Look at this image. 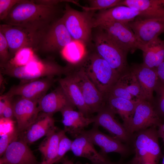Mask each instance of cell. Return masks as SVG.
Returning <instances> with one entry per match:
<instances>
[{
    "label": "cell",
    "instance_id": "cell-1",
    "mask_svg": "<svg viewBox=\"0 0 164 164\" xmlns=\"http://www.w3.org/2000/svg\"><path fill=\"white\" fill-rule=\"evenodd\" d=\"M58 12L57 5H46L32 0H23L13 7L2 21L4 24L42 32L59 19H56Z\"/></svg>",
    "mask_w": 164,
    "mask_h": 164
},
{
    "label": "cell",
    "instance_id": "cell-2",
    "mask_svg": "<svg viewBox=\"0 0 164 164\" xmlns=\"http://www.w3.org/2000/svg\"><path fill=\"white\" fill-rule=\"evenodd\" d=\"M1 73L23 81H32L42 77L66 75L69 67H63L51 59L41 60L38 57L25 66L15 67L7 63L0 64Z\"/></svg>",
    "mask_w": 164,
    "mask_h": 164
},
{
    "label": "cell",
    "instance_id": "cell-3",
    "mask_svg": "<svg viewBox=\"0 0 164 164\" xmlns=\"http://www.w3.org/2000/svg\"><path fill=\"white\" fill-rule=\"evenodd\" d=\"M156 128L150 127L134 134L132 146L134 155L125 164H159L162 154Z\"/></svg>",
    "mask_w": 164,
    "mask_h": 164
},
{
    "label": "cell",
    "instance_id": "cell-4",
    "mask_svg": "<svg viewBox=\"0 0 164 164\" xmlns=\"http://www.w3.org/2000/svg\"><path fill=\"white\" fill-rule=\"evenodd\" d=\"M77 64L97 89L105 96L120 77L96 52L86 55Z\"/></svg>",
    "mask_w": 164,
    "mask_h": 164
},
{
    "label": "cell",
    "instance_id": "cell-5",
    "mask_svg": "<svg viewBox=\"0 0 164 164\" xmlns=\"http://www.w3.org/2000/svg\"><path fill=\"white\" fill-rule=\"evenodd\" d=\"M76 10L66 4L61 19L73 40L84 45L90 40L93 27V13Z\"/></svg>",
    "mask_w": 164,
    "mask_h": 164
},
{
    "label": "cell",
    "instance_id": "cell-6",
    "mask_svg": "<svg viewBox=\"0 0 164 164\" xmlns=\"http://www.w3.org/2000/svg\"><path fill=\"white\" fill-rule=\"evenodd\" d=\"M94 43L96 52L120 77L129 70L130 67L127 59L128 53L119 47L102 29H100L95 35Z\"/></svg>",
    "mask_w": 164,
    "mask_h": 164
},
{
    "label": "cell",
    "instance_id": "cell-7",
    "mask_svg": "<svg viewBox=\"0 0 164 164\" xmlns=\"http://www.w3.org/2000/svg\"><path fill=\"white\" fill-rule=\"evenodd\" d=\"M43 31L38 32L4 23L0 25V32L5 36L8 44L11 59L23 48H32L35 51Z\"/></svg>",
    "mask_w": 164,
    "mask_h": 164
},
{
    "label": "cell",
    "instance_id": "cell-8",
    "mask_svg": "<svg viewBox=\"0 0 164 164\" xmlns=\"http://www.w3.org/2000/svg\"><path fill=\"white\" fill-rule=\"evenodd\" d=\"M68 73L72 76L78 85L91 114L97 113L105 105L106 96L97 89L78 64L70 66Z\"/></svg>",
    "mask_w": 164,
    "mask_h": 164
},
{
    "label": "cell",
    "instance_id": "cell-9",
    "mask_svg": "<svg viewBox=\"0 0 164 164\" xmlns=\"http://www.w3.org/2000/svg\"><path fill=\"white\" fill-rule=\"evenodd\" d=\"M73 41L60 18L43 32L35 50L45 53L61 51Z\"/></svg>",
    "mask_w": 164,
    "mask_h": 164
},
{
    "label": "cell",
    "instance_id": "cell-10",
    "mask_svg": "<svg viewBox=\"0 0 164 164\" xmlns=\"http://www.w3.org/2000/svg\"><path fill=\"white\" fill-rule=\"evenodd\" d=\"M98 27L104 31L119 47L128 53L139 49L143 51L145 46L137 38L128 24L118 22L102 23Z\"/></svg>",
    "mask_w": 164,
    "mask_h": 164
},
{
    "label": "cell",
    "instance_id": "cell-11",
    "mask_svg": "<svg viewBox=\"0 0 164 164\" xmlns=\"http://www.w3.org/2000/svg\"><path fill=\"white\" fill-rule=\"evenodd\" d=\"M80 134L84 135L94 145L99 146L101 149L100 152L105 156L108 153L115 152L119 154L123 159L128 156L132 150L130 146L102 132L98 129V127L94 125L91 129L84 130Z\"/></svg>",
    "mask_w": 164,
    "mask_h": 164
},
{
    "label": "cell",
    "instance_id": "cell-12",
    "mask_svg": "<svg viewBox=\"0 0 164 164\" xmlns=\"http://www.w3.org/2000/svg\"><path fill=\"white\" fill-rule=\"evenodd\" d=\"M162 123L152 103L139 101L135 109L127 130L132 135L151 127H158Z\"/></svg>",
    "mask_w": 164,
    "mask_h": 164
},
{
    "label": "cell",
    "instance_id": "cell-13",
    "mask_svg": "<svg viewBox=\"0 0 164 164\" xmlns=\"http://www.w3.org/2000/svg\"><path fill=\"white\" fill-rule=\"evenodd\" d=\"M94 117V125L101 126L106 129L111 136L124 143L132 146L134 135L129 132L115 118V113L105 104Z\"/></svg>",
    "mask_w": 164,
    "mask_h": 164
},
{
    "label": "cell",
    "instance_id": "cell-14",
    "mask_svg": "<svg viewBox=\"0 0 164 164\" xmlns=\"http://www.w3.org/2000/svg\"><path fill=\"white\" fill-rule=\"evenodd\" d=\"M128 25L138 40L146 46L164 32V19L145 18L139 16Z\"/></svg>",
    "mask_w": 164,
    "mask_h": 164
},
{
    "label": "cell",
    "instance_id": "cell-15",
    "mask_svg": "<svg viewBox=\"0 0 164 164\" xmlns=\"http://www.w3.org/2000/svg\"><path fill=\"white\" fill-rule=\"evenodd\" d=\"M53 77H46L22 83L12 87L4 97L19 96L25 98L38 101L46 94L54 82Z\"/></svg>",
    "mask_w": 164,
    "mask_h": 164
},
{
    "label": "cell",
    "instance_id": "cell-16",
    "mask_svg": "<svg viewBox=\"0 0 164 164\" xmlns=\"http://www.w3.org/2000/svg\"><path fill=\"white\" fill-rule=\"evenodd\" d=\"M38 101L20 97L13 103L14 117L19 132H24L37 120L40 112Z\"/></svg>",
    "mask_w": 164,
    "mask_h": 164
},
{
    "label": "cell",
    "instance_id": "cell-17",
    "mask_svg": "<svg viewBox=\"0 0 164 164\" xmlns=\"http://www.w3.org/2000/svg\"><path fill=\"white\" fill-rule=\"evenodd\" d=\"M22 139L17 138L9 145L0 159L1 164H40Z\"/></svg>",
    "mask_w": 164,
    "mask_h": 164
},
{
    "label": "cell",
    "instance_id": "cell-18",
    "mask_svg": "<svg viewBox=\"0 0 164 164\" xmlns=\"http://www.w3.org/2000/svg\"><path fill=\"white\" fill-rule=\"evenodd\" d=\"M136 9L124 5H120L100 10L93 19V28L108 22H118L128 24L139 15Z\"/></svg>",
    "mask_w": 164,
    "mask_h": 164
},
{
    "label": "cell",
    "instance_id": "cell-19",
    "mask_svg": "<svg viewBox=\"0 0 164 164\" xmlns=\"http://www.w3.org/2000/svg\"><path fill=\"white\" fill-rule=\"evenodd\" d=\"M129 69L137 78L145 100L152 103L154 92L159 80L155 69L150 68L142 63L133 64Z\"/></svg>",
    "mask_w": 164,
    "mask_h": 164
},
{
    "label": "cell",
    "instance_id": "cell-20",
    "mask_svg": "<svg viewBox=\"0 0 164 164\" xmlns=\"http://www.w3.org/2000/svg\"><path fill=\"white\" fill-rule=\"evenodd\" d=\"M74 108L67 107L61 111L62 123L64 126L63 130L74 138L85 128L94 122V117H87L82 113L74 110Z\"/></svg>",
    "mask_w": 164,
    "mask_h": 164
},
{
    "label": "cell",
    "instance_id": "cell-21",
    "mask_svg": "<svg viewBox=\"0 0 164 164\" xmlns=\"http://www.w3.org/2000/svg\"><path fill=\"white\" fill-rule=\"evenodd\" d=\"M38 103L40 111L43 114L51 115L60 112L67 107H75L60 86L42 97L39 100Z\"/></svg>",
    "mask_w": 164,
    "mask_h": 164
},
{
    "label": "cell",
    "instance_id": "cell-22",
    "mask_svg": "<svg viewBox=\"0 0 164 164\" xmlns=\"http://www.w3.org/2000/svg\"><path fill=\"white\" fill-rule=\"evenodd\" d=\"M71 151L74 155L86 158L96 163L104 162L109 159L96 150L92 142L85 135L80 134L73 141Z\"/></svg>",
    "mask_w": 164,
    "mask_h": 164
},
{
    "label": "cell",
    "instance_id": "cell-23",
    "mask_svg": "<svg viewBox=\"0 0 164 164\" xmlns=\"http://www.w3.org/2000/svg\"><path fill=\"white\" fill-rule=\"evenodd\" d=\"M53 115L43 113L24 132L22 139L27 144H31L44 136H46L57 128Z\"/></svg>",
    "mask_w": 164,
    "mask_h": 164
},
{
    "label": "cell",
    "instance_id": "cell-24",
    "mask_svg": "<svg viewBox=\"0 0 164 164\" xmlns=\"http://www.w3.org/2000/svg\"><path fill=\"white\" fill-rule=\"evenodd\" d=\"M58 82L69 100L78 111L86 116L90 117L91 113L86 104L78 85L72 76L68 73L64 77L59 79Z\"/></svg>",
    "mask_w": 164,
    "mask_h": 164
},
{
    "label": "cell",
    "instance_id": "cell-25",
    "mask_svg": "<svg viewBox=\"0 0 164 164\" xmlns=\"http://www.w3.org/2000/svg\"><path fill=\"white\" fill-rule=\"evenodd\" d=\"M120 5L137 10L142 17L164 19V7L160 0H123Z\"/></svg>",
    "mask_w": 164,
    "mask_h": 164
},
{
    "label": "cell",
    "instance_id": "cell-26",
    "mask_svg": "<svg viewBox=\"0 0 164 164\" xmlns=\"http://www.w3.org/2000/svg\"><path fill=\"white\" fill-rule=\"evenodd\" d=\"M139 101H131L106 95L105 104L115 114L120 116L123 121L122 124L127 130L135 108Z\"/></svg>",
    "mask_w": 164,
    "mask_h": 164
},
{
    "label": "cell",
    "instance_id": "cell-27",
    "mask_svg": "<svg viewBox=\"0 0 164 164\" xmlns=\"http://www.w3.org/2000/svg\"><path fill=\"white\" fill-rule=\"evenodd\" d=\"M65 132L63 130H58L56 129L46 136L38 148L43 157L40 164H53L57 155L60 138Z\"/></svg>",
    "mask_w": 164,
    "mask_h": 164
},
{
    "label": "cell",
    "instance_id": "cell-28",
    "mask_svg": "<svg viewBox=\"0 0 164 164\" xmlns=\"http://www.w3.org/2000/svg\"><path fill=\"white\" fill-rule=\"evenodd\" d=\"M145 66L155 69L164 60V41L159 37L152 41L142 51Z\"/></svg>",
    "mask_w": 164,
    "mask_h": 164
},
{
    "label": "cell",
    "instance_id": "cell-29",
    "mask_svg": "<svg viewBox=\"0 0 164 164\" xmlns=\"http://www.w3.org/2000/svg\"><path fill=\"white\" fill-rule=\"evenodd\" d=\"M84 45L81 43L73 41L61 51L63 57L72 65L80 63L87 55L84 47Z\"/></svg>",
    "mask_w": 164,
    "mask_h": 164
},
{
    "label": "cell",
    "instance_id": "cell-30",
    "mask_svg": "<svg viewBox=\"0 0 164 164\" xmlns=\"http://www.w3.org/2000/svg\"><path fill=\"white\" fill-rule=\"evenodd\" d=\"M118 80L128 92L137 100H145L137 78L130 69L121 76Z\"/></svg>",
    "mask_w": 164,
    "mask_h": 164
},
{
    "label": "cell",
    "instance_id": "cell-31",
    "mask_svg": "<svg viewBox=\"0 0 164 164\" xmlns=\"http://www.w3.org/2000/svg\"><path fill=\"white\" fill-rule=\"evenodd\" d=\"M32 48L26 47L19 50L7 63L14 67H22L26 65L31 61L38 57Z\"/></svg>",
    "mask_w": 164,
    "mask_h": 164
},
{
    "label": "cell",
    "instance_id": "cell-32",
    "mask_svg": "<svg viewBox=\"0 0 164 164\" xmlns=\"http://www.w3.org/2000/svg\"><path fill=\"white\" fill-rule=\"evenodd\" d=\"M122 0H90L88 1L89 7H83L84 10L94 11L106 10L120 5Z\"/></svg>",
    "mask_w": 164,
    "mask_h": 164
},
{
    "label": "cell",
    "instance_id": "cell-33",
    "mask_svg": "<svg viewBox=\"0 0 164 164\" xmlns=\"http://www.w3.org/2000/svg\"><path fill=\"white\" fill-rule=\"evenodd\" d=\"M155 91L156 94V99L152 103L162 122V119H164V84L159 80Z\"/></svg>",
    "mask_w": 164,
    "mask_h": 164
},
{
    "label": "cell",
    "instance_id": "cell-34",
    "mask_svg": "<svg viewBox=\"0 0 164 164\" xmlns=\"http://www.w3.org/2000/svg\"><path fill=\"white\" fill-rule=\"evenodd\" d=\"M66 132L61 136L59 142L57 153L53 164L62 161L66 153L71 150L73 141L69 139L66 135Z\"/></svg>",
    "mask_w": 164,
    "mask_h": 164
},
{
    "label": "cell",
    "instance_id": "cell-35",
    "mask_svg": "<svg viewBox=\"0 0 164 164\" xmlns=\"http://www.w3.org/2000/svg\"><path fill=\"white\" fill-rule=\"evenodd\" d=\"M106 95L121 97L131 101H138L126 90L118 80Z\"/></svg>",
    "mask_w": 164,
    "mask_h": 164
},
{
    "label": "cell",
    "instance_id": "cell-36",
    "mask_svg": "<svg viewBox=\"0 0 164 164\" xmlns=\"http://www.w3.org/2000/svg\"><path fill=\"white\" fill-rule=\"evenodd\" d=\"M23 0H0V19L5 20L13 7Z\"/></svg>",
    "mask_w": 164,
    "mask_h": 164
},
{
    "label": "cell",
    "instance_id": "cell-37",
    "mask_svg": "<svg viewBox=\"0 0 164 164\" xmlns=\"http://www.w3.org/2000/svg\"><path fill=\"white\" fill-rule=\"evenodd\" d=\"M18 131L16 129L12 132L0 136V156L2 157L10 144L17 138Z\"/></svg>",
    "mask_w": 164,
    "mask_h": 164
},
{
    "label": "cell",
    "instance_id": "cell-38",
    "mask_svg": "<svg viewBox=\"0 0 164 164\" xmlns=\"http://www.w3.org/2000/svg\"><path fill=\"white\" fill-rule=\"evenodd\" d=\"M11 59L7 41L0 32V64L7 63Z\"/></svg>",
    "mask_w": 164,
    "mask_h": 164
},
{
    "label": "cell",
    "instance_id": "cell-39",
    "mask_svg": "<svg viewBox=\"0 0 164 164\" xmlns=\"http://www.w3.org/2000/svg\"><path fill=\"white\" fill-rule=\"evenodd\" d=\"M16 129L15 126V122L12 119L4 117L0 118V136L12 132Z\"/></svg>",
    "mask_w": 164,
    "mask_h": 164
},
{
    "label": "cell",
    "instance_id": "cell-40",
    "mask_svg": "<svg viewBox=\"0 0 164 164\" xmlns=\"http://www.w3.org/2000/svg\"><path fill=\"white\" fill-rule=\"evenodd\" d=\"M0 98L3 99L5 102V107L2 117L12 119L14 116L13 103L12 100V97H6L2 95Z\"/></svg>",
    "mask_w": 164,
    "mask_h": 164
},
{
    "label": "cell",
    "instance_id": "cell-41",
    "mask_svg": "<svg viewBox=\"0 0 164 164\" xmlns=\"http://www.w3.org/2000/svg\"><path fill=\"white\" fill-rule=\"evenodd\" d=\"M32 1L37 4L49 6L57 5L59 3L63 2V0H36Z\"/></svg>",
    "mask_w": 164,
    "mask_h": 164
},
{
    "label": "cell",
    "instance_id": "cell-42",
    "mask_svg": "<svg viewBox=\"0 0 164 164\" xmlns=\"http://www.w3.org/2000/svg\"><path fill=\"white\" fill-rule=\"evenodd\" d=\"M155 69L159 80L164 84V60Z\"/></svg>",
    "mask_w": 164,
    "mask_h": 164
},
{
    "label": "cell",
    "instance_id": "cell-43",
    "mask_svg": "<svg viewBox=\"0 0 164 164\" xmlns=\"http://www.w3.org/2000/svg\"><path fill=\"white\" fill-rule=\"evenodd\" d=\"M158 127L157 133L159 137L162 139L164 137V121Z\"/></svg>",
    "mask_w": 164,
    "mask_h": 164
},
{
    "label": "cell",
    "instance_id": "cell-44",
    "mask_svg": "<svg viewBox=\"0 0 164 164\" xmlns=\"http://www.w3.org/2000/svg\"><path fill=\"white\" fill-rule=\"evenodd\" d=\"M92 164H125V162H123V159H121L119 161L116 162H112L108 159L104 162Z\"/></svg>",
    "mask_w": 164,
    "mask_h": 164
},
{
    "label": "cell",
    "instance_id": "cell-45",
    "mask_svg": "<svg viewBox=\"0 0 164 164\" xmlns=\"http://www.w3.org/2000/svg\"><path fill=\"white\" fill-rule=\"evenodd\" d=\"M62 161V164H89L87 163L83 164L80 162H78L76 163H74L72 160L68 159L67 158H63Z\"/></svg>",
    "mask_w": 164,
    "mask_h": 164
},
{
    "label": "cell",
    "instance_id": "cell-46",
    "mask_svg": "<svg viewBox=\"0 0 164 164\" xmlns=\"http://www.w3.org/2000/svg\"><path fill=\"white\" fill-rule=\"evenodd\" d=\"M5 107V102L4 100L0 98V117H3V115Z\"/></svg>",
    "mask_w": 164,
    "mask_h": 164
},
{
    "label": "cell",
    "instance_id": "cell-47",
    "mask_svg": "<svg viewBox=\"0 0 164 164\" xmlns=\"http://www.w3.org/2000/svg\"><path fill=\"white\" fill-rule=\"evenodd\" d=\"M161 164H164V155L163 156Z\"/></svg>",
    "mask_w": 164,
    "mask_h": 164
},
{
    "label": "cell",
    "instance_id": "cell-48",
    "mask_svg": "<svg viewBox=\"0 0 164 164\" xmlns=\"http://www.w3.org/2000/svg\"><path fill=\"white\" fill-rule=\"evenodd\" d=\"M162 139L163 142V143H164V137L163 138H162Z\"/></svg>",
    "mask_w": 164,
    "mask_h": 164
},
{
    "label": "cell",
    "instance_id": "cell-49",
    "mask_svg": "<svg viewBox=\"0 0 164 164\" xmlns=\"http://www.w3.org/2000/svg\"></svg>",
    "mask_w": 164,
    "mask_h": 164
}]
</instances>
